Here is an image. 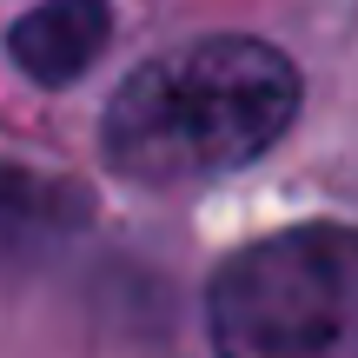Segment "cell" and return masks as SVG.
Instances as JSON below:
<instances>
[{
	"instance_id": "cell-1",
	"label": "cell",
	"mask_w": 358,
	"mask_h": 358,
	"mask_svg": "<svg viewBox=\"0 0 358 358\" xmlns=\"http://www.w3.org/2000/svg\"><path fill=\"white\" fill-rule=\"evenodd\" d=\"M299 113V66L245 34L153 53L106 100L100 146L133 186H192L252 166Z\"/></svg>"
},
{
	"instance_id": "cell-2",
	"label": "cell",
	"mask_w": 358,
	"mask_h": 358,
	"mask_svg": "<svg viewBox=\"0 0 358 358\" xmlns=\"http://www.w3.org/2000/svg\"><path fill=\"white\" fill-rule=\"evenodd\" d=\"M219 358H358V232L292 226L252 239L206 285Z\"/></svg>"
},
{
	"instance_id": "cell-3",
	"label": "cell",
	"mask_w": 358,
	"mask_h": 358,
	"mask_svg": "<svg viewBox=\"0 0 358 358\" xmlns=\"http://www.w3.org/2000/svg\"><path fill=\"white\" fill-rule=\"evenodd\" d=\"M87 226H93L87 186L0 159V272H27L40 259L66 252Z\"/></svg>"
},
{
	"instance_id": "cell-4",
	"label": "cell",
	"mask_w": 358,
	"mask_h": 358,
	"mask_svg": "<svg viewBox=\"0 0 358 358\" xmlns=\"http://www.w3.org/2000/svg\"><path fill=\"white\" fill-rule=\"evenodd\" d=\"M106 34H113V7L106 0H47L13 27V66L40 87H73L93 60H100Z\"/></svg>"
}]
</instances>
